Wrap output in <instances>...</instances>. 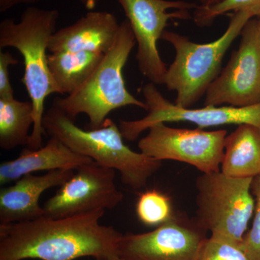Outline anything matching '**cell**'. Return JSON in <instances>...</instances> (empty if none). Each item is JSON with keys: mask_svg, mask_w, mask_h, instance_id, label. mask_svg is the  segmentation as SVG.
<instances>
[{"mask_svg": "<svg viewBox=\"0 0 260 260\" xmlns=\"http://www.w3.org/2000/svg\"><path fill=\"white\" fill-rule=\"evenodd\" d=\"M251 191L255 198L252 226L244 236L243 250L251 260H260V175L253 178Z\"/></svg>", "mask_w": 260, "mask_h": 260, "instance_id": "22", "label": "cell"}, {"mask_svg": "<svg viewBox=\"0 0 260 260\" xmlns=\"http://www.w3.org/2000/svg\"><path fill=\"white\" fill-rule=\"evenodd\" d=\"M93 162V159L73 151L55 137H50L47 144L37 150L26 148L18 158L2 162L0 184L15 182L23 176L42 171L77 170Z\"/></svg>", "mask_w": 260, "mask_h": 260, "instance_id": "15", "label": "cell"}, {"mask_svg": "<svg viewBox=\"0 0 260 260\" xmlns=\"http://www.w3.org/2000/svg\"><path fill=\"white\" fill-rule=\"evenodd\" d=\"M221 172L229 177L254 178L260 175V127L238 125L225 140Z\"/></svg>", "mask_w": 260, "mask_h": 260, "instance_id": "16", "label": "cell"}, {"mask_svg": "<svg viewBox=\"0 0 260 260\" xmlns=\"http://www.w3.org/2000/svg\"><path fill=\"white\" fill-rule=\"evenodd\" d=\"M75 170L59 169L44 175L26 174L10 186L0 189V223H19L44 215L39 199L44 191L61 186L73 177Z\"/></svg>", "mask_w": 260, "mask_h": 260, "instance_id": "13", "label": "cell"}, {"mask_svg": "<svg viewBox=\"0 0 260 260\" xmlns=\"http://www.w3.org/2000/svg\"><path fill=\"white\" fill-rule=\"evenodd\" d=\"M223 1V0H198L200 3L199 6L205 7V8L213 6Z\"/></svg>", "mask_w": 260, "mask_h": 260, "instance_id": "26", "label": "cell"}, {"mask_svg": "<svg viewBox=\"0 0 260 260\" xmlns=\"http://www.w3.org/2000/svg\"><path fill=\"white\" fill-rule=\"evenodd\" d=\"M136 41L128 20L120 23L112 48L104 54L88 79L74 93L65 98H56V106L76 120L77 116H88L90 129L104 125L107 116L119 108L135 106L147 110L145 102L133 96L126 88L123 69Z\"/></svg>", "mask_w": 260, "mask_h": 260, "instance_id": "4", "label": "cell"}, {"mask_svg": "<svg viewBox=\"0 0 260 260\" xmlns=\"http://www.w3.org/2000/svg\"><path fill=\"white\" fill-rule=\"evenodd\" d=\"M253 17L249 12H235L221 37L208 44L191 42L179 32H164L161 40L175 49V58L167 69L164 85L177 93L176 105L190 108L205 95L221 72L222 61L228 49Z\"/></svg>", "mask_w": 260, "mask_h": 260, "instance_id": "5", "label": "cell"}, {"mask_svg": "<svg viewBox=\"0 0 260 260\" xmlns=\"http://www.w3.org/2000/svg\"><path fill=\"white\" fill-rule=\"evenodd\" d=\"M104 54L84 51H61L49 54V70L59 93L68 95L76 91L88 79Z\"/></svg>", "mask_w": 260, "mask_h": 260, "instance_id": "17", "label": "cell"}, {"mask_svg": "<svg viewBox=\"0 0 260 260\" xmlns=\"http://www.w3.org/2000/svg\"><path fill=\"white\" fill-rule=\"evenodd\" d=\"M253 178L229 177L221 172L203 174L196 179V221L211 235L242 245L254 212Z\"/></svg>", "mask_w": 260, "mask_h": 260, "instance_id": "6", "label": "cell"}, {"mask_svg": "<svg viewBox=\"0 0 260 260\" xmlns=\"http://www.w3.org/2000/svg\"><path fill=\"white\" fill-rule=\"evenodd\" d=\"M95 260H123L118 255L107 256V257L100 258Z\"/></svg>", "mask_w": 260, "mask_h": 260, "instance_id": "27", "label": "cell"}, {"mask_svg": "<svg viewBox=\"0 0 260 260\" xmlns=\"http://www.w3.org/2000/svg\"><path fill=\"white\" fill-rule=\"evenodd\" d=\"M241 42L226 66L210 84L205 106L246 107L260 104V34L251 18L241 32Z\"/></svg>", "mask_w": 260, "mask_h": 260, "instance_id": "10", "label": "cell"}, {"mask_svg": "<svg viewBox=\"0 0 260 260\" xmlns=\"http://www.w3.org/2000/svg\"><path fill=\"white\" fill-rule=\"evenodd\" d=\"M34 124L31 102L0 98V148L6 151L28 146L29 130Z\"/></svg>", "mask_w": 260, "mask_h": 260, "instance_id": "18", "label": "cell"}, {"mask_svg": "<svg viewBox=\"0 0 260 260\" xmlns=\"http://www.w3.org/2000/svg\"><path fill=\"white\" fill-rule=\"evenodd\" d=\"M59 13L55 9L28 7L24 10L20 21L6 18L0 23V49L13 47L23 58L25 85L34 106V124L27 148H42L43 118L45 101L49 95L59 93L49 70L47 51L51 37L56 32Z\"/></svg>", "mask_w": 260, "mask_h": 260, "instance_id": "2", "label": "cell"}, {"mask_svg": "<svg viewBox=\"0 0 260 260\" xmlns=\"http://www.w3.org/2000/svg\"><path fill=\"white\" fill-rule=\"evenodd\" d=\"M42 124L46 134L60 140L73 151L119 172L121 182L135 190L145 187L162 167V161L126 145L119 126L109 118L100 128L85 130L52 105L44 114Z\"/></svg>", "mask_w": 260, "mask_h": 260, "instance_id": "3", "label": "cell"}, {"mask_svg": "<svg viewBox=\"0 0 260 260\" xmlns=\"http://www.w3.org/2000/svg\"><path fill=\"white\" fill-rule=\"evenodd\" d=\"M136 213L140 221L150 226H159L174 217L170 200L154 189L140 195L137 203Z\"/></svg>", "mask_w": 260, "mask_h": 260, "instance_id": "19", "label": "cell"}, {"mask_svg": "<svg viewBox=\"0 0 260 260\" xmlns=\"http://www.w3.org/2000/svg\"><path fill=\"white\" fill-rule=\"evenodd\" d=\"M106 210L0 223V260H74L118 255L123 234L100 223Z\"/></svg>", "mask_w": 260, "mask_h": 260, "instance_id": "1", "label": "cell"}, {"mask_svg": "<svg viewBox=\"0 0 260 260\" xmlns=\"http://www.w3.org/2000/svg\"><path fill=\"white\" fill-rule=\"evenodd\" d=\"M101 1L102 0H80L83 6L85 7L86 9L90 10V11L95 9V7L97 6Z\"/></svg>", "mask_w": 260, "mask_h": 260, "instance_id": "25", "label": "cell"}, {"mask_svg": "<svg viewBox=\"0 0 260 260\" xmlns=\"http://www.w3.org/2000/svg\"><path fill=\"white\" fill-rule=\"evenodd\" d=\"M129 22L136 44V59L140 73L155 85L164 84L167 65L157 43L172 19L187 20L189 10L198 5L181 0H117Z\"/></svg>", "mask_w": 260, "mask_h": 260, "instance_id": "7", "label": "cell"}, {"mask_svg": "<svg viewBox=\"0 0 260 260\" xmlns=\"http://www.w3.org/2000/svg\"><path fill=\"white\" fill-rule=\"evenodd\" d=\"M258 17H259V19H258V20H257L258 30H259V34H260V15Z\"/></svg>", "mask_w": 260, "mask_h": 260, "instance_id": "28", "label": "cell"}, {"mask_svg": "<svg viewBox=\"0 0 260 260\" xmlns=\"http://www.w3.org/2000/svg\"><path fill=\"white\" fill-rule=\"evenodd\" d=\"M120 23L109 12L90 11L68 26L56 30L49 42L51 53L106 54L115 42Z\"/></svg>", "mask_w": 260, "mask_h": 260, "instance_id": "14", "label": "cell"}, {"mask_svg": "<svg viewBox=\"0 0 260 260\" xmlns=\"http://www.w3.org/2000/svg\"><path fill=\"white\" fill-rule=\"evenodd\" d=\"M41 0H0V13H5L19 5H34Z\"/></svg>", "mask_w": 260, "mask_h": 260, "instance_id": "24", "label": "cell"}, {"mask_svg": "<svg viewBox=\"0 0 260 260\" xmlns=\"http://www.w3.org/2000/svg\"><path fill=\"white\" fill-rule=\"evenodd\" d=\"M138 142L142 153L157 160L189 164L204 174L220 172L225 151V129H179L159 122Z\"/></svg>", "mask_w": 260, "mask_h": 260, "instance_id": "8", "label": "cell"}, {"mask_svg": "<svg viewBox=\"0 0 260 260\" xmlns=\"http://www.w3.org/2000/svg\"><path fill=\"white\" fill-rule=\"evenodd\" d=\"M18 60L8 51H0V98L15 97L14 89L10 78V67Z\"/></svg>", "mask_w": 260, "mask_h": 260, "instance_id": "23", "label": "cell"}, {"mask_svg": "<svg viewBox=\"0 0 260 260\" xmlns=\"http://www.w3.org/2000/svg\"><path fill=\"white\" fill-rule=\"evenodd\" d=\"M148 114L143 119L119 121V127L124 140L134 141L150 126L159 122L188 121L200 129L226 125L249 124L260 127V104L246 107L205 106L202 109L179 107L169 102L155 84L149 83L142 88Z\"/></svg>", "mask_w": 260, "mask_h": 260, "instance_id": "9", "label": "cell"}, {"mask_svg": "<svg viewBox=\"0 0 260 260\" xmlns=\"http://www.w3.org/2000/svg\"><path fill=\"white\" fill-rule=\"evenodd\" d=\"M116 171L95 162L75 170L43 206L44 216L66 218L97 210H112L124 194L116 187Z\"/></svg>", "mask_w": 260, "mask_h": 260, "instance_id": "11", "label": "cell"}, {"mask_svg": "<svg viewBox=\"0 0 260 260\" xmlns=\"http://www.w3.org/2000/svg\"><path fill=\"white\" fill-rule=\"evenodd\" d=\"M200 260H251L242 245L224 238L210 236L202 248Z\"/></svg>", "mask_w": 260, "mask_h": 260, "instance_id": "21", "label": "cell"}, {"mask_svg": "<svg viewBox=\"0 0 260 260\" xmlns=\"http://www.w3.org/2000/svg\"><path fill=\"white\" fill-rule=\"evenodd\" d=\"M232 11H247L254 16H259L260 0H223L208 8L198 5L194 10L193 20L198 26H210L219 16Z\"/></svg>", "mask_w": 260, "mask_h": 260, "instance_id": "20", "label": "cell"}, {"mask_svg": "<svg viewBox=\"0 0 260 260\" xmlns=\"http://www.w3.org/2000/svg\"><path fill=\"white\" fill-rule=\"evenodd\" d=\"M206 233L196 220L173 217L152 232L123 234L118 256L123 260H200Z\"/></svg>", "mask_w": 260, "mask_h": 260, "instance_id": "12", "label": "cell"}]
</instances>
